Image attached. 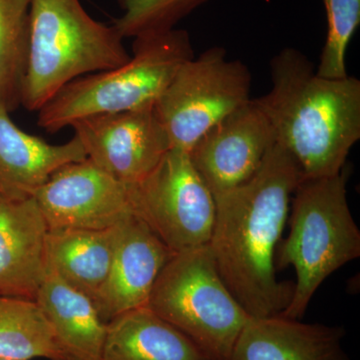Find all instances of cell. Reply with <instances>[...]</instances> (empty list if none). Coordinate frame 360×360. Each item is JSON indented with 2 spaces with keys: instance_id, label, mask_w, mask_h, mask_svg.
<instances>
[{
  "instance_id": "6da1fadb",
  "label": "cell",
  "mask_w": 360,
  "mask_h": 360,
  "mask_svg": "<svg viewBox=\"0 0 360 360\" xmlns=\"http://www.w3.org/2000/svg\"><path fill=\"white\" fill-rule=\"evenodd\" d=\"M302 179L295 160L276 142L250 179L214 195L208 248L227 288L251 316L281 314L292 297L295 283L277 281L276 255Z\"/></svg>"
},
{
  "instance_id": "7a4b0ae2",
  "label": "cell",
  "mask_w": 360,
  "mask_h": 360,
  "mask_svg": "<svg viewBox=\"0 0 360 360\" xmlns=\"http://www.w3.org/2000/svg\"><path fill=\"white\" fill-rule=\"evenodd\" d=\"M271 89L253 99L276 142L303 179L340 174L360 139V82L319 77L302 51L286 47L270 61Z\"/></svg>"
},
{
  "instance_id": "3957f363",
  "label": "cell",
  "mask_w": 360,
  "mask_h": 360,
  "mask_svg": "<svg viewBox=\"0 0 360 360\" xmlns=\"http://www.w3.org/2000/svg\"><path fill=\"white\" fill-rule=\"evenodd\" d=\"M123 39L79 0H32L21 105L37 112L73 80L124 65L131 56Z\"/></svg>"
},
{
  "instance_id": "277c9868",
  "label": "cell",
  "mask_w": 360,
  "mask_h": 360,
  "mask_svg": "<svg viewBox=\"0 0 360 360\" xmlns=\"http://www.w3.org/2000/svg\"><path fill=\"white\" fill-rule=\"evenodd\" d=\"M348 170L303 179L291 198L290 233L276 250V267L293 266L296 281L283 315L300 319L328 276L360 257V231L347 200Z\"/></svg>"
},
{
  "instance_id": "5b68a950",
  "label": "cell",
  "mask_w": 360,
  "mask_h": 360,
  "mask_svg": "<svg viewBox=\"0 0 360 360\" xmlns=\"http://www.w3.org/2000/svg\"><path fill=\"white\" fill-rule=\"evenodd\" d=\"M193 56L184 30L134 39V56L127 63L66 84L37 111V123L53 134L89 116L153 105Z\"/></svg>"
},
{
  "instance_id": "8992f818",
  "label": "cell",
  "mask_w": 360,
  "mask_h": 360,
  "mask_svg": "<svg viewBox=\"0 0 360 360\" xmlns=\"http://www.w3.org/2000/svg\"><path fill=\"white\" fill-rule=\"evenodd\" d=\"M146 307L186 335L207 360H231L251 317L227 288L208 245L174 253Z\"/></svg>"
},
{
  "instance_id": "52a82bcc",
  "label": "cell",
  "mask_w": 360,
  "mask_h": 360,
  "mask_svg": "<svg viewBox=\"0 0 360 360\" xmlns=\"http://www.w3.org/2000/svg\"><path fill=\"white\" fill-rule=\"evenodd\" d=\"M248 66L212 47L188 59L155 103L172 148L189 151L212 127L250 103Z\"/></svg>"
},
{
  "instance_id": "ba28073f",
  "label": "cell",
  "mask_w": 360,
  "mask_h": 360,
  "mask_svg": "<svg viewBox=\"0 0 360 360\" xmlns=\"http://www.w3.org/2000/svg\"><path fill=\"white\" fill-rule=\"evenodd\" d=\"M129 188L132 212L174 253L208 245L214 195L186 151L172 148L155 169Z\"/></svg>"
},
{
  "instance_id": "9c48e42d",
  "label": "cell",
  "mask_w": 360,
  "mask_h": 360,
  "mask_svg": "<svg viewBox=\"0 0 360 360\" xmlns=\"http://www.w3.org/2000/svg\"><path fill=\"white\" fill-rule=\"evenodd\" d=\"M70 127L86 158L125 186L143 179L172 149L155 104L89 116L75 120Z\"/></svg>"
},
{
  "instance_id": "30bf717a",
  "label": "cell",
  "mask_w": 360,
  "mask_h": 360,
  "mask_svg": "<svg viewBox=\"0 0 360 360\" xmlns=\"http://www.w3.org/2000/svg\"><path fill=\"white\" fill-rule=\"evenodd\" d=\"M33 198L49 231L111 229L134 212L127 186L89 158L59 168Z\"/></svg>"
},
{
  "instance_id": "8fae6325",
  "label": "cell",
  "mask_w": 360,
  "mask_h": 360,
  "mask_svg": "<svg viewBox=\"0 0 360 360\" xmlns=\"http://www.w3.org/2000/svg\"><path fill=\"white\" fill-rule=\"evenodd\" d=\"M276 143L274 130L253 99L212 127L189 151L213 195L253 176Z\"/></svg>"
},
{
  "instance_id": "7c38bea8",
  "label": "cell",
  "mask_w": 360,
  "mask_h": 360,
  "mask_svg": "<svg viewBox=\"0 0 360 360\" xmlns=\"http://www.w3.org/2000/svg\"><path fill=\"white\" fill-rule=\"evenodd\" d=\"M174 253L134 212L120 224L108 279L94 304L105 323L148 305L161 270Z\"/></svg>"
},
{
  "instance_id": "4fadbf2b",
  "label": "cell",
  "mask_w": 360,
  "mask_h": 360,
  "mask_svg": "<svg viewBox=\"0 0 360 360\" xmlns=\"http://www.w3.org/2000/svg\"><path fill=\"white\" fill-rule=\"evenodd\" d=\"M49 231L34 198L0 200V296L35 300L47 272Z\"/></svg>"
},
{
  "instance_id": "5bb4252c",
  "label": "cell",
  "mask_w": 360,
  "mask_h": 360,
  "mask_svg": "<svg viewBox=\"0 0 360 360\" xmlns=\"http://www.w3.org/2000/svg\"><path fill=\"white\" fill-rule=\"evenodd\" d=\"M340 326L304 323L283 315L251 316L231 360H349Z\"/></svg>"
},
{
  "instance_id": "9a60e30c",
  "label": "cell",
  "mask_w": 360,
  "mask_h": 360,
  "mask_svg": "<svg viewBox=\"0 0 360 360\" xmlns=\"http://www.w3.org/2000/svg\"><path fill=\"white\" fill-rule=\"evenodd\" d=\"M77 137L51 144L27 134L0 105V198L20 200L33 198L52 174L71 162L86 160Z\"/></svg>"
},
{
  "instance_id": "2e32d148",
  "label": "cell",
  "mask_w": 360,
  "mask_h": 360,
  "mask_svg": "<svg viewBox=\"0 0 360 360\" xmlns=\"http://www.w3.org/2000/svg\"><path fill=\"white\" fill-rule=\"evenodd\" d=\"M35 302L70 360H101L108 330L94 300L47 269Z\"/></svg>"
},
{
  "instance_id": "e0dca14e",
  "label": "cell",
  "mask_w": 360,
  "mask_h": 360,
  "mask_svg": "<svg viewBox=\"0 0 360 360\" xmlns=\"http://www.w3.org/2000/svg\"><path fill=\"white\" fill-rule=\"evenodd\" d=\"M118 232L120 224L99 231H49L46 239L47 269L94 302L110 274Z\"/></svg>"
},
{
  "instance_id": "ac0fdd59",
  "label": "cell",
  "mask_w": 360,
  "mask_h": 360,
  "mask_svg": "<svg viewBox=\"0 0 360 360\" xmlns=\"http://www.w3.org/2000/svg\"><path fill=\"white\" fill-rule=\"evenodd\" d=\"M101 360H207L181 331L148 307L108 323Z\"/></svg>"
},
{
  "instance_id": "d6986e66",
  "label": "cell",
  "mask_w": 360,
  "mask_h": 360,
  "mask_svg": "<svg viewBox=\"0 0 360 360\" xmlns=\"http://www.w3.org/2000/svg\"><path fill=\"white\" fill-rule=\"evenodd\" d=\"M0 356L70 360L39 303L11 296H0Z\"/></svg>"
},
{
  "instance_id": "ffe728a7",
  "label": "cell",
  "mask_w": 360,
  "mask_h": 360,
  "mask_svg": "<svg viewBox=\"0 0 360 360\" xmlns=\"http://www.w3.org/2000/svg\"><path fill=\"white\" fill-rule=\"evenodd\" d=\"M32 0H0V105H21L27 66Z\"/></svg>"
},
{
  "instance_id": "44dd1931",
  "label": "cell",
  "mask_w": 360,
  "mask_h": 360,
  "mask_svg": "<svg viewBox=\"0 0 360 360\" xmlns=\"http://www.w3.org/2000/svg\"><path fill=\"white\" fill-rule=\"evenodd\" d=\"M122 14L113 23L123 37H149L174 30L208 0H117Z\"/></svg>"
},
{
  "instance_id": "7402d4cb",
  "label": "cell",
  "mask_w": 360,
  "mask_h": 360,
  "mask_svg": "<svg viewBox=\"0 0 360 360\" xmlns=\"http://www.w3.org/2000/svg\"><path fill=\"white\" fill-rule=\"evenodd\" d=\"M328 32L316 73L340 79L348 77L347 53L350 40L360 25V0H322Z\"/></svg>"
},
{
  "instance_id": "603a6c76",
  "label": "cell",
  "mask_w": 360,
  "mask_h": 360,
  "mask_svg": "<svg viewBox=\"0 0 360 360\" xmlns=\"http://www.w3.org/2000/svg\"><path fill=\"white\" fill-rule=\"evenodd\" d=\"M0 360H18V359H6V357L0 356Z\"/></svg>"
},
{
  "instance_id": "cb8c5ba5",
  "label": "cell",
  "mask_w": 360,
  "mask_h": 360,
  "mask_svg": "<svg viewBox=\"0 0 360 360\" xmlns=\"http://www.w3.org/2000/svg\"><path fill=\"white\" fill-rule=\"evenodd\" d=\"M0 200H1V198H0Z\"/></svg>"
}]
</instances>
